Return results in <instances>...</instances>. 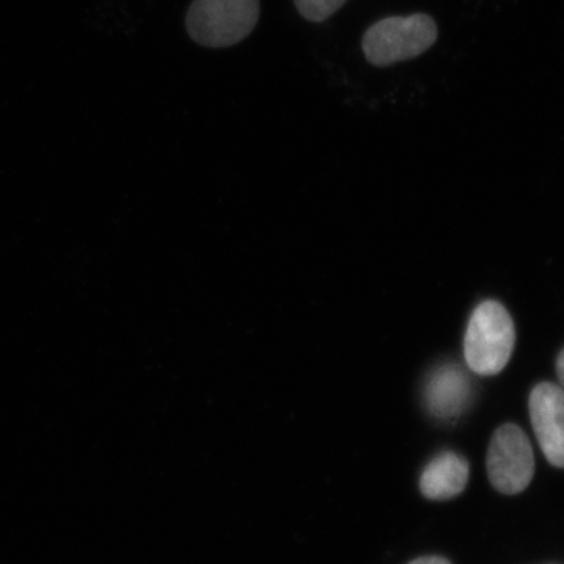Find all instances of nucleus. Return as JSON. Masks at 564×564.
<instances>
[{"label": "nucleus", "instance_id": "obj_1", "mask_svg": "<svg viewBox=\"0 0 564 564\" xmlns=\"http://www.w3.org/2000/svg\"><path fill=\"white\" fill-rule=\"evenodd\" d=\"M437 36L440 29L430 14L384 18L364 33V57L377 68H389L425 54L434 46Z\"/></svg>", "mask_w": 564, "mask_h": 564}, {"label": "nucleus", "instance_id": "obj_2", "mask_svg": "<svg viewBox=\"0 0 564 564\" xmlns=\"http://www.w3.org/2000/svg\"><path fill=\"white\" fill-rule=\"evenodd\" d=\"M513 318L502 304L488 300L474 311L464 336L467 367L481 377L502 372L513 355Z\"/></svg>", "mask_w": 564, "mask_h": 564}, {"label": "nucleus", "instance_id": "obj_3", "mask_svg": "<svg viewBox=\"0 0 564 564\" xmlns=\"http://www.w3.org/2000/svg\"><path fill=\"white\" fill-rule=\"evenodd\" d=\"M261 17V0H193L188 35L212 50L234 46L251 35Z\"/></svg>", "mask_w": 564, "mask_h": 564}, {"label": "nucleus", "instance_id": "obj_4", "mask_svg": "<svg viewBox=\"0 0 564 564\" xmlns=\"http://www.w3.org/2000/svg\"><path fill=\"white\" fill-rule=\"evenodd\" d=\"M489 480L497 491L513 496L524 491L534 474L532 444L525 433L513 423L500 426L489 444Z\"/></svg>", "mask_w": 564, "mask_h": 564}, {"label": "nucleus", "instance_id": "obj_5", "mask_svg": "<svg viewBox=\"0 0 564 564\" xmlns=\"http://www.w3.org/2000/svg\"><path fill=\"white\" fill-rule=\"evenodd\" d=\"M530 419L547 462L564 467V389L541 383L530 393Z\"/></svg>", "mask_w": 564, "mask_h": 564}, {"label": "nucleus", "instance_id": "obj_6", "mask_svg": "<svg viewBox=\"0 0 564 564\" xmlns=\"http://www.w3.org/2000/svg\"><path fill=\"white\" fill-rule=\"evenodd\" d=\"M470 393L473 388L466 372L448 364L430 377L425 389L426 408L436 417L451 421L464 413L470 402Z\"/></svg>", "mask_w": 564, "mask_h": 564}, {"label": "nucleus", "instance_id": "obj_7", "mask_svg": "<svg viewBox=\"0 0 564 564\" xmlns=\"http://www.w3.org/2000/svg\"><path fill=\"white\" fill-rule=\"evenodd\" d=\"M469 464L454 452L436 456L425 467L421 477L422 494L432 500H447L458 496L466 488Z\"/></svg>", "mask_w": 564, "mask_h": 564}, {"label": "nucleus", "instance_id": "obj_8", "mask_svg": "<svg viewBox=\"0 0 564 564\" xmlns=\"http://www.w3.org/2000/svg\"><path fill=\"white\" fill-rule=\"evenodd\" d=\"M347 2L348 0H293L299 13L310 22L329 20Z\"/></svg>", "mask_w": 564, "mask_h": 564}, {"label": "nucleus", "instance_id": "obj_9", "mask_svg": "<svg viewBox=\"0 0 564 564\" xmlns=\"http://www.w3.org/2000/svg\"><path fill=\"white\" fill-rule=\"evenodd\" d=\"M410 564H451V562L441 558V556H425V558L415 560V562Z\"/></svg>", "mask_w": 564, "mask_h": 564}, {"label": "nucleus", "instance_id": "obj_10", "mask_svg": "<svg viewBox=\"0 0 564 564\" xmlns=\"http://www.w3.org/2000/svg\"><path fill=\"white\" fill-rule=\"evenodd\" d=\"M556 375H558L560 384L564 389V350L560 352L558 359H556Z\"/></svg>", "mask_w": 564, "mask_h": 564}]
</instances>
